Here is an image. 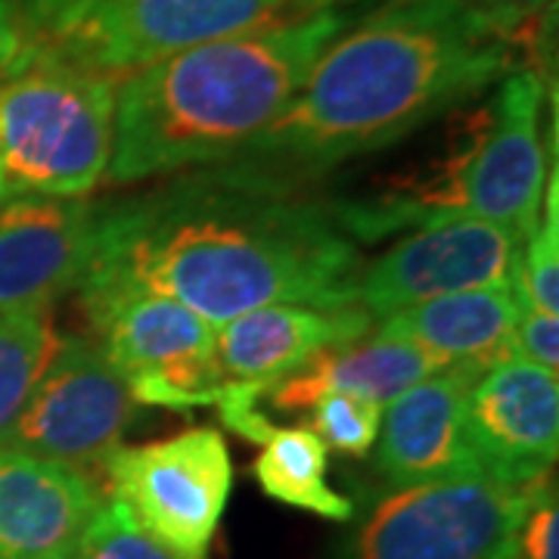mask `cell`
Returning <instances> with one entry per match:
<instances>
[{
  "label": "cell",
  "instance_id": "12",
  "mask_svg": "<svg viewBox=\"0 0 559 559\" xmlns=\"http://www.w3.org/2000/svg\"><path fill=\"white\" fill-rule=\"evenodd\" d=\"M469 448L479 473L507 485L547 479L559 451L557 373L522 358H503L469 392Z\"/></svg>",
  "mask_w": 559,
  "mask_h": 559
},
{
  "label": "cell",
  "instance_id": "11",
  "mask_svg": "<svg viewBox=\"0 0 559 559\" xmlns=\"http://www.w3.org/2000/svg\"><path fill=\"white\" fill-rule=\"evenodd\" d=\"M522 237L479 218L429 221L360 267L355 305L373 323L419 301L507 286L516 280Z\"/></svg>",
  "mask_w": 559,
  "mask_h": 559
},
{
  "label": "cell",
  "instance_id": "25",
  "mask_svg": "<svg viewBox=\"0 0 559 559\" xmlns=\"http://www.w3.org/2000/svg\"><path fill=\"white\" fill-rule=\"evenodd\" d=\"M106 0H20V13L38 47L57 44Z\"/></svg>",
  "mask_w": 559,
  "mask_h": 559
},
{
  "label": "cell",
  "instance_id": "16",
  "mask_svg": "<svg viewBox=\"0 0 559 559\" xmlns=\"http://www.w3.org/2000/svg\"><path fill=\"white\" fill-rule=\"evenodd\" d=\"M373 318L358 308H308L264 305L215 326V358L224 377L242 382H271L296 373L323 348L370 336Z\"/></svg>",
  "mask_w": 559,
  "mask_h": 559
},
{
  "label": "cell",
  "instance_id": "1",
  "mask_svg": "<svg viewBox=\"0 0 559 559\" xmlns=\"http://www.w3.org/2000/svg\"><path fill=\"white\" fill-rule=\"evenodd\" d=\"M360 267L358 246L323 205L261 175H230L100 209L81 283L143 286L221 326L264 305L348 308Z\"/></svg>",
  "mask_w": 559,
  "mask_h": 559
},
{
  "label": "cell",
  "instance_id": "21",
  "mask_svg": "<svg viewBox=\"0 0 559 559\" xmlns=\"http://www.w3.org/2000/svg\"><path fill=\"white\" fill-rule=\"evenodd\" d=\"M547 215L538 218V227L528 234L525 252L516 264V293L522 301L544 314L559 318V197H557V171L547 178Z\"/></svg>",
  "mask_w": 559,
  "mask_h": 559
},
{
  "label": "cell",
  "instance_id": "9",
  "mask_svg": "<svg viewBox=\"0 0 559 559\" xmlns=\"http://www.w3.org/2000/svg\"><path fill=\"white\" fill-rule=\"evenodd\" d=\"M138 401L97 340L60 336V345L0 448L53 460L91 476L121 448Z\"/></svg>",
  "mask_w": 559,
  "mask_h": 559
},
{
  "label": "cell",
  "instance_id": "10",
  "mask_svg": "<svg viewBox=\"0 0 559 559\" xmlns=\"http://www.w3.org/2000/svg\"><path fill=\"white\" fill-rule=\"evenodd\" d=\"M286 7L289 0H106L66 38L44 47L121 81L175 53L261 28Z\"/></svg>",
  "mask_w": 559,
  "mask_h": 559
},
{
  "label": "cell",
  "instance_id": "6",
  "mask_svg": "<svg viewBox=\"0 0 559 559\" xmlns=\"http://www.w3.org/2000/svg\"><path fill=\"white\" fill-rule=\"evenodd\" d=\"M540 481L507 485L469 473L392 488L370 503L340 559H516L522 516Z\"/></svg>",
  "mask_w": 559,
  "mask_h": 559
},
{
  "label": "cell",
  "instance_id": "23",
  "mask_svg": "<svg viewBox=\"0 0 559 559\" xmlns=\"http://www.w3.org/2000/svg\"><path fill=\"white\" fill-rule=\"evenodd\" d=\"M79 559H178L150 538L128 510L109 500L79 544Z\"/></svg>",
  "mask_w": 559,
  "mask_h": 559
},
{
  "label": "cell",
  "instance_id": "4",
  "mask_svg": "<svg viewBox=\"0 0 559 559\" xmlns=\"http://www.w3.org/2000/svg\"><path fill=\"white\" fill-rule=\"evenodd\" d=\"M544 100L547 84L538 72H510L498 84L495 100L476 112L466 146H457L407 197L340 209L336 221L342 230L373 240L411 224L479 218L503 224L528 240L538 227L547 190Z\"/></svg>",
  "mask_w": 559,
  "mask_h": 559
},
{
  "label": "cell",
  "instance_id": "18",
  "mask_svg": "<svg viewBox=\"0 0 559 559\" xmlns=\"http://www.w3.org/2000/svg\"><path fill=\"white\" fill-rule=\"evenodd\" d=\"M441 364L417 345L389 336H364L348 345L323 348L296 373L271 382L261 395L277 411H308L326 392H352L373 404H392L411 385L439 373Z\"/></svg>",
  "mask_w": 559,
  "mask_h": 559
},
{
  "label": "cell",
  "instance_id": "15",
  "mask_svg": "<svg viewBox=\"0 0 559 559\" xmlns=\"http://www.w3.org/2000/svg\"><path fill=\"white\" fill-rule=\"evenodd\" d=\"M97 481L53 460L0 448V559H60L100 513Z\"/></svg>",
  "mask_w": 559,
  "mask_h": 559
},
{
  "label": "cell",
  "instance_id": "26",
  "mask_svg": "<svg viewBox=\"0 0 559 559\" xmlns=\"http://www.w3.org/2000/svg\"><path fill=\"white\" fill-rule=\"evenodd\" d=\"M513 358L538 364L544 370L557 373L559 367V318L544 314L522 305L520 323L513 333Z\"/></svg>",
  "mask_w": 559,
  "mask_h": 559
},
{
  "label": "cell",
  "instance_id": "27",
  "mask_svg": "<svg viewBox=\"0 0 559 559\" xmlns=\"http://www.w3.org/2000/svg\"><path fill=\"white\" fill-rule=\"evenodd\" d=\"M35 47L38 44L22 20L20 7L13 0H0V84L32 57Z\"/></svg>",
  "mask_w": 559,
  "mask_h": 559
},
{
  "label": "cell",
  "instance_id": "17",
  "mask_svg": "<svg viewBox=\"0 0 559 559\" xmlns=\"http://www.w3.org/2000/svg\"><path fill=\"white\" fill-rule=\"evenodd\" d=\"M522 296L513 283L485 286L454 296L419 301L377 320L373 333L417 345L448 367L485 373L513 355V333L522 314Z\"/></svg>",
  "mask_w": 559,
  "mask_h": 559
},
{
  "label": "cell",
  "instance_id": "8",
  "mask_svg": "<svg viewBox=\"0 0 559 559\" xmlns=\"http://www.w3.org/2000/svg\"><path fill=\"white\" fill-rule=\"evenodd\" d=\"M116 503L178 559H205L234 485L218 429H187L140 448H119L103 466Z\"/></svg>",
  "mask_w": 559,
  "mask_h": 559
},
{
  "label": "cell",
  "instance_id": "2",
  "mask_svg": "<svg viewBox=\"0 0 559 559\" xmlns=\"http://www.w3.org/2000/svg\"><path fill=\"white\" fill-rule=\"evenodd\" d=\"M522 38L463 0H382L311 66L240 159L320 171L392 146L522 69Z\"/></svg>",
  "mask_w": 559,
  "mask_h": 559
},
{
  "label": "cell",
  "instance_id": "24",
  "mask_svg": "<svg viewBox=\"0 0 559 559\" xmlns=\"http://www.w3.org/2000/svg\"><path fill=\"white\" fill-rule=\"evenodd\" d=\"M516 559H559V507L554 485L540 481L520 525Z\"/></svg>",
  "mask_w": 559,
  "mask_h": 559
},
{
  "label": "cell",
  "instance_id": "5",
  "mask_svg": "<svg viewBox=\"0 0 559 559\" xmlns=\"http://www.w3.org/2000/svg\"><path fill=\"white\" fill-rule=\"evenodd\" d=\"M119 81L35 47L0 84V200L91 193L109 168Z\"/></svg>",
  "mask_w": 559,
  "mask_h": 559
},
{
  "label": "cell",
  "instance_id": "13",
  "mask_svg": "<svg viewBox=\"0 0 559 559\" xmlns=\"http://www.w3.org/2000/svg\"><path fill=\"white\" fill-rule=\"evenodd\" d=\"M100 209L69 197L0 200V314L40 311L79 289L97 249Z\"/></svg>",
  "mask_w": 559,
  "mask_h": 559
},
{
  "label": "cell",
  "instance_id": "28",
  "mask_svg": "<svg viewBox=\"0 0 559 559\" xmlns=\"http://www.w3.org/2000/svg\"><path fill=\"white\" fill-rule=\"evenodd\" d=\"M469 10H476L481 20L491 22L503 35H516L522 38L525 25L540 16L547 10V3L554 0H463Z\"/></svg>",
  "mask_w": 559,
  "mask_h": 559
},
{
  "label": "cell",
  "instance_id": "29",
  "mask_svg": "<svg viewBox=\"0 0 559 559\" xmlns=\"http://www.w3.org/2000/svg\"><path fill=\"white\" fill-rule=\"evenodd\" d=\"M336 3H342V0H289L286 13L289 16H311L320 10H336Z\"/></svg>",
  "mask_w": 559,
  "mask_h": 559
},
{
  "label": "cell",
  "instance_id": "14",
  "mask_svg": "<svg viewBox=\"0 0 559 559\" xmlns=\"http://www.w3.org/2000/svg\"><path fill=\"white\" fill-rule=\"evenodd\" d=\"M481 373L448 367L382 407L377 469L392 488L479 473L466 414Z\"/></svg>",
  "mask_w": 559,
  "mask_h": 559
},
{
  "label": "cell",
  "instance_id": "7",
  "mask_svg": "<svg viewBox=\"0 0 559 559\" xmlns=\"http://www.w3.org/2000/svg\"><path fill=\"white\" fill-rule=\"evenodd\" d=\"M94 340L131 385L134 401L162 407L215 404L224 370L215 326L187 305L128 283H81Z\"/></svg>",
  "mask_w": 559,
  "mask_h": 559
},
{
  "label": "cell",
  "instance_id": "30",
  "mask_svg": "<svg viewBox=\"0 0 559 559\" xmlns=\"http://www.w3.org/2000/svg\"><path fill=\"white\" fill-rule=\"evenodd\" d=\"M60 559H79V550H75V554H69V557H60Z\"/></svg>",
  "mask_w": 559,
  "mask_h": 559
},
{
  "label": "cell",
  "instance_id": "3",
  "mask_svg": "<svg viewBox=\"0 0 559 559\" xmlns=\"http://www.w3.org/2000/svg\"><path fill=\"white\" fill-rule=\"evenodd\" d=\"M345 25L340 10L289 16L124 75L106 178L138 183L240 159L296 100L311 66Z\"/></svg>",
  "mask_w": 559,
  "mask_h": 559
},
{
  "label": "cell",
  "instance_id": "20",
  "mask_svg": "<svg viewBox=\"0 0 559 559\" xmlns=\"http://www.w3.org/2000/svg\"><path fill=\"white\" fill-rule=\"evenodd\" d=\"M57 345L60 336L47 318V308L0 314V436L20 419L35 395Z\"/></svg>",
  "mask_w": 559,
  "mask_h": 559
},
{
  "label": "cell",
  "instance_id": "19",
  "mask_svg": "<svg viewBox=\"0 0 559 559\" xmlns=\"http://www.w3.org/2000/svg\"><path fill=\"white\" fill-rule=\"evenodd\" d=\"M326 469L330 451L308 426L274 429L255 460V479L267 498L326 520L348 522L355 516V503L330 488Z\"/></svg>",
  "mask_w": 559,
  "mask_h": 559
},
{
  "label": "cell",
  "instance_id": "22",
  "mask_svg": "<svg viewBox=\"0 0 559 559\" xmlns=\"http://www.w3.org/2000/svg\"><path fill=\"white\" fill-rule=\"evenodd\" d=\"M308 429L326 451L348 457H367L380 439L382 407L352 392H326L308 407Z\"/></svg>",
  "mask_w": 559,
  "mask_h": 559
}]
</instances>
